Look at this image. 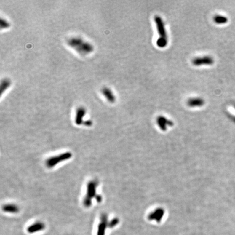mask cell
Listing matches in <instances>:
<instances>
[{
    "label": "cell",
    "mask_w": 235,
    "mask_h": 235,
    "mask_svg": "<svg viewBox=\"0 0 235 235\" xmlns=\"http://www.w3.org/2000/svg\"><path fill=\"white\" fill-rule=\"evenodd\" d=\"M154 21L159 36L158 39L156 41V45L159 48H164L167 47L168 42L164 21L162 18L159 15H156L154 17Z\"/></svg>",
    "instance_id": "obj_1"
},
{
    "label": "cell",
    "mask_w": 235,
    "mask_h": 235,
    "mask_svg": "<svg viewBox=\"0 0 235 235\" xmlns=\"http://www.w3.org/2000/svg\"><path fill=\"white\" fill-rule=\"evenodd\" d=\"M98 186V182L95 180L90 181L87 186L86 194L83 199V205L86 207H89L92 205V200L96 199L97 196L96 194V189Z\"/></svg>",
    "instance_id": "obj_2"
},
{
    "label": "cell",
    "mask_w": 235,
    "mask_h": 235,
    "mask_svg": "<svg viewBox=\"0 0 235 235\" xmlns=\"http://www.w3.org/2000/svg\"><path fill=\"white\" fill-rule=\"evenodd\" d=\"M72 157V154L70 152H66L60 154L58 155L53 156L47 159L46 161V166L49 168H53L60 163L66 160L71 159Z\"/></svg>",
    "instance_id": "obj_3"
},
{
    "label": "cell",
    "mask_w": 235,
    "mask_h": 235,
    "mask_svg": "<svg viewBox=\"0 0 235 235\" xmlns=\"http://www.w3.org/2000/svg\"><path fill=\"white\" fill-rule=\"evenodd\" d=\"M214 63V60L210 56L195 57L192 60V64L196 66L211 65Z\"/></svg>",
    "instance_id": "obj_4"
},
{
    "label": "cell",
    "mask_w": 235,
    "mask_h": 235,
    "mask_svg": "<svg viewBox=\"0 0 235 235\" xmlns=\"http://www.w3.org/2000/svg\"><path fill=\"white\" fill-rule=\"evenodd\" d=\"M81 55H87L91 53L94 50L93 45L89 43L84 41L75 49Z\"/></svg>",
    "instance_id": "obj_5"
},
{
    "label": "cell",
    "mask_w": 235,
    "mask_h": 235,
    "mask_svg": "<svg viewBox=\"0 0 235 235\" xmlns=\"http://www.w3.org/2000/svg\"><path fill=\"white\" fill-rule=\"evenodd\" d=\"M107 226V217L106 215H103L101 217V220L98 225L97 235H105Z\"/></svg>",
    "instance_id": "obj_6"
},
{
    "label": "cell",
    "mask_w": 235,
    "mask_h": 235,
    "mask_svg": "<svg viewBox=\"0 0 235 235\" xmlns=\"http://www.w3.org/2000/svg\"><path fill=\"white\" fill-rule=\"evenodd\" d=\"M187 104L190 107H200L204 105L205 101L199 97H191L188 100Z\"/></svg>",
    "instance_id": "obj_7"
},
{
    "label": "cell",
    "mask_w": 235,
    "mask_h": 235,
    "mask_svg": "<svg viewBox=\"0 0 235 235\" xmlns=\"http://www.w3.org/2000/svg\"><path fill=\"white\" fill-rule=\"evenodd\" d=\"M86 109L84 108L80 107L78 108L76 111V116H75V124L77 125H81L83 124V119L84 116L86 115Z\"/></svg>",
    "instance_id": "obj_8"
},
{
    "label": "cell",
    "mask_w": 235,
    "mask_h": 235,
    "mask_svg": "<svg viewBox=\"0 0 235 235\" xmlns=\"http://www.w3.org/2000/svg\"><path fill=\"white\" fill-rule=\"evenodd\" d=\"M103 96L106 97V99L110 103H114L116 101V96L114 95V93L111 89L107 87H105L102 90Z\"/></svg>",
    "instance_id": "obj_9"
},
{
    "label": "cell",
    "mask_w": 235,
    "mask_h": 235,
    "mask_svg": "<svg viewBox=\"0 0 235 235\" xmlns=\"http://www.w3.org/2000/svg\"><path fill=\"white\" fill-rule=\"evenodd\" d=\"M44 228H45V225L43 223L41 222H37L36 223H34L32 225H30L27 228V231L29 233L32 234L43 230Z\"/></svg>",
    "instance_id": "obj_10"
},
{
    "label": "cell",
    "mask_w": 235,
    "mask_h": 235,
    "mask_svg": "<svg viewBox=\"0 0 235 235\" xmlns=\"http://www.w3.org/2000/svg\"><path fill=\"white\" fill-rule=\"evenodd\" d=\"M3 211L7 213H15L19 212V207L14 204H7L3 206Z\"/></svg>",
    "instance_id": "obj_11"
},
{
    "label": "cell",
    "mask_w": 235,
    "mask_h": 235,
    "mask_svg": "<svg viewBox=\"0 0 235 235\" xmlns=\"http://www.w3.org/2000/svg\"><path fill=\"white\" fill-rule=\"evenodd\" d=\"M214 22L218 25H223L227 23L228 19L227 17L221 15H216L213 17Z\"/></svg>",
    "instance_id": "obj_12"
},
{
    "label": "cell",
    "mask_w": 235,
    "mask_h": 235,
    "mask_svg": "<svg viewBox=\"0 0 235 235\" xmlns=\"http://www.w3.org/2000/svg\"><path fill=\"white\" fill-rule=\"evenodd\" d=\"M10 82L9 80H8V79H4V80H3L1 82V86H0L1 94H2L4 91H5L10 86Z\"/></svg>",
    "instance_id": "obj_13"
},
{
    "label": "cell",
    "mask_w": 235,
    "mask_h": 235,
    "mask_svg": "<svg viewBox=\"0 0 235 235\" xmlns=\"http://www.w3.org/2000/svg\"><path fill=\"white\" fill-rule=\"evenodd\" d=\"M0 25H1V29L7 28L10 26V23H9L7 20L4 19L3 18H1V22H0Z\"/></svg>",
    "instance_id": "obj_14"
}]
</instances>
